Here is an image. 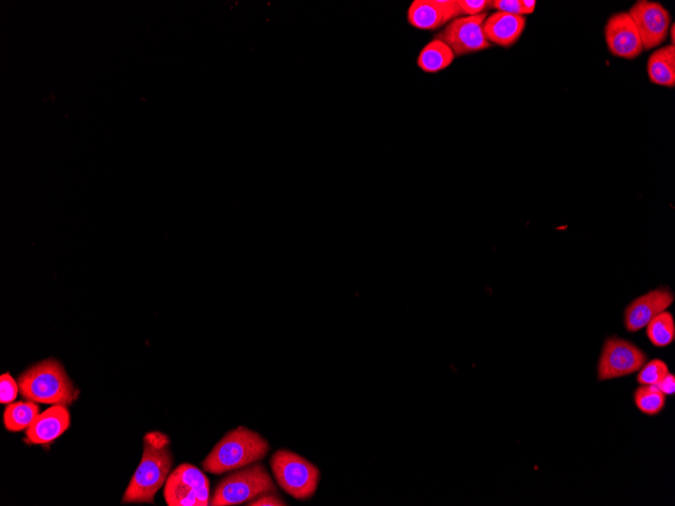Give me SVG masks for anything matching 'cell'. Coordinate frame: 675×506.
I'll return each mask as SVG.
<instances>
[{
	"mask_svg": "<svg viewBox=\"0 0 675 506\" xmlns=\"http://www.w3.org/2000/svg\"><path fill=\"white\" fill-rule=\"evenodd\" d=\"M173 466L171 441L159 431L149 432L143 439V456L129 481L122 503H154Z\"/></svg>",
	"mask_w": 675,
	"mask_h": 506,
	"instance_id": "1",
	"label": "cell"
},
{
	"mask_svg": "<svg viewBox=\"0 0 675 506\" xmlns=\"http://www.w3.org/2000/svg\"><path fill=\"white\" fill-rule=\"evenodd\" d=\"M271 444L260 434L245 427L229 432L204 460L205 472L221 475L236 471L263 460Z\"/></svg>",
	"mask_w": 675,
	"mask_h": 506,
	"instance_id": "2",
	"label": "cell"
},
{
	"mask_svg": "<svg viewBox=\"0 0 675 506\" xmlns=\"http://www.w3.org/2000/svg\"><path fill=\"white\" fill-rule=\"evenodd\" d=\"M18 383L21 396L29 402L67 406L79 396L63 365L53 358L29 367Z\"/></svg>",
	"mask_w": 675,
	"mask_h": 506,
	"instance_id": "3",
	"label": "cell"
},
{
	"mask_svg": "<svg viewBox=\"0 0 675 506\" xmlns=\"http://www.w3.org/2000/svg\"><path fill=\"white\" fill-rule=\"evenodd\" d=\"M266 493H278L267 468L254 463L241 468L221 479L210 501L212 506L248 503Z\"/></svg>",
	"mask_w": 675,
	"mask_h": 506,
	"instance_id": "4",
	"label": "cell"
},
{
	"mask_svg": "<svg viewBox=\"0 0 675 506\" xmlns=\"http://www.w3.org/2000/svg\"><path fill=\"white\" fill-rule=\"evenodd\" d=\"M271 466L279 486L297 501H309L316 494L321 473L319 468L294 452L279 450Z\"/></svg>",
	"mask_w": 675,
	"mask_h": 506,
	"instance_id": "5",
	"label": "cell"
},
{
	"mask_svg": "<svg viewBox=\"0 0 675 506\" xmlns=\"http://www.w3.org/2000/svg\"><path fill=\"white\" fill-rule=\"evenodd\" d=\"M210 480L191 464H181L169 475L164 498L169 506L210 505Z\"/></svg>",
	"mask_w": 675,
	"mask_h": 506,
	"instance_id": "6",
	"label": "cell"
},
{
	"mask_svg": "<svg viewBox=\"0 0 675 506\" xmlns=\"http://www.w3.org/2000/svg\"><path fill=\"white\" fill-rule=\"evenodd\" d=\"M647 355L632 342L611 336L605 340L597 364V380L622 378L638 372Z\"/></svg>",
	"mask_w": 675,
	"mask_h": 506,
	"instance_id": "7",
	"label": "cell"
},
{
	"mask_svg": "<svg viewBox=\"0 0 675 506\" xmlns=\"http://www.w3.org/2000/svg\"><path fill=\"white\" fill-rule=\"evenodd\" d=\"M488 13L460 17L449 22L442 32L437 34L436 39L446 43L455 56L479 52L490 48V44L483 33V24Z\"/></svg>",
	"mask_w": 675,
	"mask_h": 506,
	"instance_id": "8",
	"label": "cell"
},
{
	"mask_svg": "<svg viewBox=\"0 0 675 506\" xmlns=\"http://www.w3.org/2000/svg\"><path fill=\"white\" fill-rule=\"evenodd\" d=\"M628 13L638 30L644 50L657 48L666 41L671 27V17L662 4L638 0Z\"/></svg>",
	"mask_w": 675,
	"mask_h": 506,
	"instance_id": "9",
	"label": "cell"
},
{
	"mask_svg": "<svg viewBox=\"0 0 675 506\" xmlns=\"http://www.w3.org/2000/svg\"><path fill=\"white\" fill-rule=\"evenodd\" d=\"M604 39L612 56L633 60L643 53L638 30L627 12L612 14L604 27Z\"/></svg>",
	"mask_w": 675,
	"mask_h": 506,
	"instance_id": "10",
	"label": "cell"
},
{
	"mask_svg": "<svg viewBox=\"0 0 675 506\" xmlns=\"http://www.w3.org/2000/svg\"><path fill=\"white\" fill-rule=\"evenodd\" d=\"M674 302V294L669 288H658L636 298L629 304L624 313V323L628 332L636 333L646 328L658 314L670 309Z\"/></svg>",
	"mask_w": 675,
	"mask_h": 506,
	"instance_id": "11",
	"label": "cell"
},
{
	"mask_svg": "<svg viewBox=\"0 0 675 506\" xmlns=\"http://www.w3.org/2000/svg\"><path fill=\"white\" fill-rule=\"evenodd\" d=\"M71 424V412L65 405H54L38 416L33 425L27 429L29 444H45L62 435Z\"/></svg>",
	"mask_w": 675,
	"mask_h": 506,
	"instance_id": "12",
	"label": "cell"
},
{
	"mask_svg": "<svg viewBox=\"0 0 675 506\" xmlns=\"http://www.w3.org/2000/svg\"><path fill=\"white\" fill-rule=\"evenodd\" d=\"M526 27L524 15L496 12L483 24V33L490 44L509 48L515 45Z\"/></svg>",
	"mask_w": 675,
	"mask_h": 506,
	"instance_id": "13",
	"label": "cell"
},
{
	"mask_svg": "<svg viewBox=\"0 0 675 506\" xmlns=\"http://www.w3.org/2000/svg\"><path fill=\"white\" fill-rule=\"evenodd\" d=\"M647 72L652 83L659 87H675V47L667 45L651 54Z\"/></svg>",
	"mask_w": 675,
	"mask_h": 506,
	"instance_id": "14",
	"label": "cell"
},
{
	"mask_svg": "<svg viewBox=\"0 0 675 506\" xmlns=\"http://www.w3.org/2000/svg\"><path fill=\"white\" fill-rule=\"evenodd\" d=\"M408 20L413 28L435 30L447 24L437 0H415L409 9Z\"/></svg>",
	"mask_w": 675,
	"mask_h": 506,
	"instance_id": "15",
	"label": "cell"
},
{
	"mask_svg": "<svg viewBox=\"0 0 675 506\" xmlns=\"http://www.w3.org/2000/svg\"><path fill=\"white\" fill-rule=\"evenodd\" d=\"M454 53L449 46L435 37L421 51L418 65L427 73H437L454 63Z\"/></svg>",
	"mask_w": 675,
	"mask_h": 506,
	"instance_id": "16",
	"label": "cell"
},
{
	"mask_svg": "<svg viewBox=\"0 0 675 506\" xmlns=\"http://www.w3.org/2000/svg\"><path fill=\"white\" fill-rule=\"evenodd\" d=\"M39 411V406L33 402L11 403L4 411V427L10 432L24 431L33 425Z\"/></svg>",
	"mask_w": 675,
	"mask_h": 506,
	"instance_id": "17",
	"label": "cell"
},
{
	"mask_svg": "<svg viewBox=\"0 0 675 506\" xmlns=\"http://www.w3.org/2000/svg\"><path fill=\"white\" fill-rule=\"evenodd\" d=\"M649 341L654 346L664 348L670 346L675 339V323L670 311H663L652 319L646 327Z\"/></svg>",
	"mask_w": 675,
	"mask_h": 506,
	"instance_id": "18",
	"label": "cell"
},
{
	"mask_svg": "<svg viewBox=\"0 0 675 506\" xmlns=\"http://www.w3.org/2000/svg\"><path fill=\"white\" fill-rule=\"evenodd\" d=\"M634 402L644 415L655 417L664 410L666 395L656 386H641L635 391Z\"/></svg>",
	"mask_w": 675,
	"mask_h": 506,
	"instance_id": "19",
	"label": "cell"
},
{
	"mask_svg": "<svg viewBox=\"0 0 675 506\" xmlns=\"http://www.w3.org/2000/svg\"><path fill=\"white\" fill-rule=\"evenodd\" d=\"M669 373V366L662 360L654 359L644 364L638 371L637 381L640 386H657Z\"/></svg>",
	"mask_w": 675,
	"mask_h": 506,
	"instance_id": "20",
	"label": "cell"
},
{
	"mask_svg": "<svg viewBox=\"0 0 675 506\" xmlns=\"http://www.w3.org/2000/svg\"><path fill=\"white\" fill-rule=\"evenodd\" d=\"M0 402L10 404L14 402L20 391L19 383L15 382L10 373H4L0 377Z\"/></svg>",
	"mask_w": 675,
	"mask_h": 506,
	"instance_id": "21",
	"label": "cell"
},
{
	"mask_svg": "<svg viewBox=\"0 0 675 506\" xmlns=\"http://www.w3.org/2000/svg\"><path fill=\"white\" fill-rule=\"evenodd\" d=\"M460 9L466 17L485 13L490 9V2L488 0H458Z\"/></svg>",
	"mask_w": 675,
	"mask_h": 506,
	"instance_id": "22",
	"label": "cell"
},
{
	"mask_svg": "<svg viewBox=\"0 0 675 506\" xmlns=\"http://www.w3.org/2000/svg\"><path fill=\"white\" fill-rule=\"evenodd\" d=\"M490 9L496 12L521 15V0H494V2H490Z\"/></svg>",
	"mask_w": 675,
	"mask_h": 506,
	"instance_id": "23",
	"label": "cell"
},
{
	"mask_svg": "<svg viewBox=\"0 0 675 506\" xmlns=\"http://www.w3.org/2000/svg\"><path fill=\"white\" fill-rule=\"evenodd\" d=\"M249 506H285L287 502L283 501L278 493H266L254 498L247 503Z\"/></svg>",
	"mask_w": 675,
	"mask_h": 506,
	"instance_id": "24",
	"label": "cell"
},
{
	"mask_svg": "<svg viewBox=\"0 0 675 506\" xmlns=\"http://www.w3.org/2000/svg\"><path fill=\"white\" fill-rule=\"evenodd\" d=\"M659 390L664 395H673L675 394V377L673 374L669 373L666 377L658 383L656 386Z\"/></svg>",
	"mask_w": 675,
	"mask_h": 506,
	"instance_id": "25",
	"label": "cell"
},
{
	"mask_svg": "<svg viewBox=\"0 0 675 506\" xmlns=\"http://www.w3.org/2000/svg\"><path fill=\"white\" fill-rule=\"evenodd\" d=\"M536 4L537 3L535 2V0H532V2H528V0H521V15L533 13L535 11Z\"/></svg>",
	"mask_w": 675,
	"mask_h": 506,
	"instance_id": "26",
	"label": "cell"
},
{
	"mask_svg": "<svg viewBox=\"0 0 675 506\" xmlns=\"http://www.w3.org/2000/svg\"><path fill=\"white\" fill-rule=\"evenodd\" d=\"M670 33H671V45L674 46V24L671 25L669 34Z\"/></svg>",
	"mask_w": 675,
	"mask_h": 506,
	"instance_id": "27",
	"label": "cell"
}]
</instances>
